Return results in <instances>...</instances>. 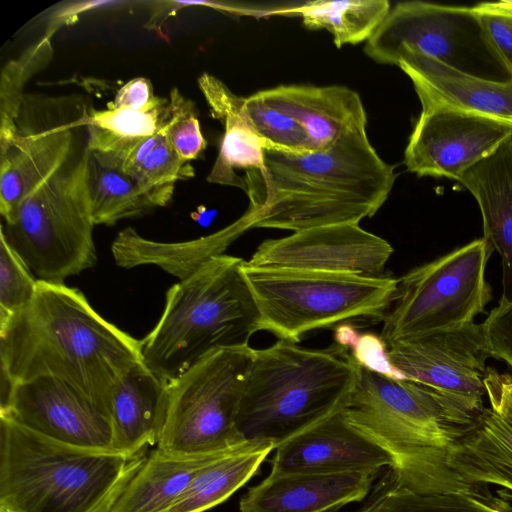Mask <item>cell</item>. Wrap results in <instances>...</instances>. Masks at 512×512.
I'll use <instances>...</instances> for the list:
<instances>
[{
	"label": "cell",
	"mask_w": 512,
	"mask_h": 512,
	"mask_svg": "<svg viewBox=\"0 0 512 512\" xmlns=\"http://www.w3.org/2000/svg\"><path fill=\"white\" fill-rule=\"evenodd\" d=\"M0 362L11 383L55 377L110 413L115 384L142 362L141 340L99 315L80 290L38 280L32 300L0 323Z\"/></svg>",
	"instance_id": "6da1fadb"
},
{
	"label": "cell",
	"mask_w": 512,
	"mask_h": 512,
	"mask_svg": "<svg viewBox=\"0 0 512 512\" xmlns=\"http://www.w3.org/2000/svg\"><path fill=\"white\" fill-rule=\"evenodd\" d=\"M265 168L246 171L245 212L254 228L293 232L358 223L383 206L394 185V166L366 131L349 133L327 149L302 154L265 150Z\"/></svg>",
	"instance_id": "7a4b0ae2"
},
{
	"label": "cell",
	"mask_w": 512,
	"mask_h": 512,
	"mask_svg": "<svg viewBox=\"0 0 512 512\" xmlns=\"http://www.w3.org/2000/svg\"><path fill=\"white\" fill-rule=\"evenodd\" d=\"M484 408L360 367L343 414L349 426L389 455L393 485L426 492L455 478L445 464L447 448Z\"/></svg>",
	"instance_id": "3957f363"
},
{
	"label": "cell",
	"mask_w": 512,
	"mask_h": 512,
	"mask_svg": "<svg viewBox=\"0 0 512 512\" xmlns=\"http://www.w3.org/2000/svg\"><path fill=\"white\" fill-rule=\"evenodd\" d=\"M147 455V450L128 455L63 443L0 414V507L111 512Z\"/></svg>",
	"instance_id": "277c9868"
},
{
	"label": "cell",
	"mask_w": 512,
	"mask_h": 512,
	"mask_svg": "<svg viewBox=\"0 0 512 512\" xmlns=\"http://www.w3.org/2000/svg\"><path fill=\"white\" fill-rule=\"evenodd\" d=\"M244 261L227 254L214 257L166 292L160 319L141 340L143 364L164 382L215 350L249 345L259 331Z\"/></svg>",
	"instance_id": "5b68a950"
},
{
	"label": "cell",
	"mask_w": 512,
	"mask_h": 512,
	"mask_svg": "<svg viewBox=\"0 0 512 512\" xmlns=\"http://www.w3.org/2000/svg\"><path fill=\"white\" fill-rule=\"evenodd\" d=\"M360 366L338 344L312 349L278 340L255 349L237 419L248 440L286 435L344 408Z\"/></svg>",
	"instance_id": "8992f818"
},
{
	"label": "cell",
	"mask_w": 512,
	"mask_h": 512,
	"mask_svg": "<svg viewBox=\"0 0 512 512\" xmlns=\"http://www.w3.org/2000/svg\"><path fill=\"white\" fill-rule=\"evenodd\" d=\"M259 312V330L299 343L316 329L383 321L399 278L242 265Z\"/></svg>",
	"instance_id": "52a82bcc"
},
{
	"label": "cell",
	"mask_w": 512,
	"mask_h": 512,
	"mask_svg": "<svg viewBox=\"0 0 512 512\" xmlns=\"http://www.w3.org/2000/svg\"><path fill=\"white\" fill-rule=\"evenodd\" d=\"M86 146L38 186L0 234L38 280L64 283L97 262Z\"/></svg>",
	"instance_id": "ba28073f"
},
{
	"label": "cell",
	"mask_w": 512,
	"mask_h": 512,
	"mask_svg": "<svg viewBox=\"0 0 512 512\" xmlns=\"http://www.w3.org/2000/svg\"><path fill=\"white\" fill-rule=\"evenodd\" d=\"M254 355L249 345L218 349L169 382L157 448L201 454L250 441L239 432L237 419Z\"/></svg>",
	"instance_id": "9c48e42d"
},
{
	"label": "cell",
	"mask_w": 512,
	"mask_h": 512,
	"mask_svg": "<svg viewBox=\"0 0 512 512\" xmlns=\"http://www.w3.org/2000/svg\"><path fill=\"white\" fill-rule=\"evenodd\" d=\"M493 251L482 237L399 278L380 334L386 345L474 322L492 298L485 271Z\"/></svg>",
	"instance_id": "30bf717a"
},
{
	"label": "cell",
	"mask_w": 512,
	"mask_h": 512,
	"mask_svg": "<svg viewBox=\"0 0 512 512\" xmlns=\"http://www.w3.org/2000/svg\"><path fill=\"white\" fill-rule=\"evenodd\" d=\"M92 105L82 95L26 93L10 132L0 137V213L13 219L22 202L87 144Z\"/></svg>",
	"instance_id": "8fae6325"
},
{
	"label": "cell",
	"mask_w": 512,
	"mask_h": 512,
	"mask_svg": "<svg viewBox=\"0 0 512 512\" xmlns=\"http://www.w3.org/2000/svg\"><path fill=\"white\" fill-rule=\"evenodd\" d=\"M0 414L57 441L115 451L110 413L74 386L51 376L14 382Z\"/></svg>",
	"instance_id": "7c38bea8"
},
{
	"label": "cell",
	"mask_w": 512,
	"mask_h": 512,
	"mask_svg": "<svg viewBox=\"0 0 512 512\" xmlns=\"http://www.w3.org/2000/svg\"><path fill=\"white\" fill-rule=\"evenodd\" d=\"M391 364L408 380L483 405L490 358L483 324L475 322L387 345Z\"/></svg>",
	"instance_id": "4fadbf2b"
},
{
	"label": "cell",
	"mask_w": 512,
	"mask_h": 512,
	"mask_svg": "<svg viewBox=\"0 0 512 512\" xmlns=\"http://www.w3.org/2000/svg\"><path fill=\"white\" fill-rule=\"evenodd\" d=\"M393 247L358 223L315 227L263 241L246 262L254 267L383 275Z\"/></svg>",
	"instance_id": "5bb4252c"
},
{
	"label": "cell",
	"mask_w": 512,
	"mask_h": 512,
	"mask_svg": "<svg viewBox=\"0 0 512 512\" xmlns=\"http://www.w3.org/2000/svg\"><path fill=\"white\" fill-rule=\"evenodd\" d=\"M510 137L512 129L496 121L452 110H422L405 149L404 164L420 177L460 181Z\"/></svg>",
	"instance_id": "9a60e30c"
},
{
	"label": "cell",
	"mask_w": 512,
	"mask_h": 512,
	"mask_svg": "<svg viewBox=\"0 0 512 512\" xmlns=\"http://www.w3.org/2000/svg\"><path fill=\"white\" fill-rule=\"evenodd\" d=\"M469 7L421 1L400 2L366 42L364 52L379 64L396 65L409 55L436 59L456 68Z\"/></svg>",
	"instance_id": "2e32d148"
},
{
	"label": "cell",
	"mask_w": 512,
	"mask_h": 512,
	"mask_svg": "<svg viewBox=\"0 0 512 512\" xmlns=\"http://www.w3.org/2000/svg\"><path fill=\"white\" fill-rule=\"evenodd\" d=\"M271 471L383 469L389 455L344 418L343 408L286 435L275 443Z\"/></svg>",
	"instance_id": "e0dca14e"
},
{
	"label": "cell",
	"mask_w": 512,
	"mask_h": 512,
	"mask_svg": "<svg viewBox=\"0 0 512 512\" xmlns=\"http://www.w3.org/2000/svg\"><path fill=\"white\" fill-rule=\"evenodd\" d=\"M382 469L270 474L240 499V512H327L368 496Z\"/></svg>",
	"instance_id": "ac0fdd59"
},
{
	"label": "cell",
	"mask_w": 512,
	"mask_h": 512,
	"mask_svg": "<svg viewBox=\"0 0 512 512\" xmlns=\"http://www.w3.org/2000/svg\"><path fill=\"white\" fill-rule=\"evenodd\" d=\"M397 66L411 79L422 110L457 111L512 129V79H485L419 55L406 56Z\"/></svg>",
	"instance_id": "d6986e66"
},
{
	"label": "cell",
	"mask_w": 512,
	"mask_h": 512,
	"mask_svg": "<svg viewBox=\"0 0 512 512\" xmlns=\"http://www.w3.org/2000/svg\"><path fill=\"white\" fill-rule=\"evenodd\" d=\"M255 95L294 119L314 151L329 148L349 133L366 131L362 100L356 91L344 86L280 85Z\"/></svg>",
	"instance_id": "ffe728a7"
},
{
	"label": "cell",
	"mask_w": 512,
	"mask_h": 512,
	"mask_svg": "<svg viewBox=\"0 0 512 512\" xmlns=\"http://www.w3.org/2000/svg\"><path fill=\"white\" fill-rule=\"evenodd\" d=\"M459 182L476 199L483 238L501 257L500 299L512 303V137L468 170Z\"/></svg>",
	"instance_id": "44dd1931"
},
{
	"label": "cell",
	"mask_w": 512,
	"mask_h": 512,
	"mask_svg": "<svg viewBox=\"0 0 512 512\" xmlns=\"http://www.w3.org/2000/svg\"><path fill=\"white\" fill-rule=\"evenodd\" d=\"M251 228H254V223L246 213L214 233L179 242L147 239L127 227L117 234L111 251L115 263L122 268L155 265L182 280L212 258L223 255L234 241Z\"/></svg>",
	"instance_id": "7402d4cb"
},
{
	"label": "cell",
	"mask_w": 512,
	"mask_h": 512,
	"mask_svg": "<svg viewBox=\"0 0 512 512\" xmlns=\"http://www.w3.org/2000/svg\"><path fill=\"white\" fill-rule=\"evenodd\" d=\"M445 464L458 480L494 484L512 498V422L484 408L448 446Z\"/></svg>",
	"instance_id": "603a6c76"
},
{
	"label": "cell",
	"mask_w": 512,
	"mask_h": 512,
	"mask_svg": "<svg viewBox=\"0 0 512 512\" xmlns=\"http://www.w3.org/2000/svg\"><path fill=\"white\" fill-rule=\"evenodd\" d=\"M167 384L143 362L125 372L110 398L115 449L132 455L158 442L167 398Z\"/></svg>",
	"instance_id": "cb8c5ba5"
},
{
	"label": "cell",
	"mask_w": 512,
	"mask_h": 512,
	"mask_svg": "<svg viewBox=\"0 0 512 512\" xmlns=\"http://www.w3.org/2000/svg\"><path fill=\"white\" fill-rule=\"evenodd\" d=\"M198 86L211 115L224 127L219 153L207 181L245 191L244 178L238 176L236 169L262 171L265 168V146L247 121L245 97L234 94L209 73L198 78Z\"/></svg>",
	"instance_id": "d4e9b609"
},
{
	"label": "cell",
	"mask_w": 512,
	"mask_h": 512,
	"mask_svg": "<svg viewBox=\"0 0 512 512\" xmlns=\"http://www.w3.org/2000/svg\"><path fill=\"white\" fill-rule=\"evenodd\" d=\"M250 441L237 448L201 454L152 450L111 512H169L200 470Z\"/></svg>",
	"instance_id": "484cf974"
},
{
	"label": "cell",
	"mask_w": 512,
	"mask_h": 512,
	"mask_svg": "<svg viewBox=\"0 0 512 512\" xmlns=\"http://www.w3.org/2000/svg\"><path fill=\"white\" fill-rule=\"evenodd\" d=\"M89 150V149H88ZM89 191L95 225L142 216L172 199L175 184L141 185L110 154L89 150Z\"/></svg>",
	"instance_id": "4316f807"
},
{
	"label": "cell",
	"mask_w": 512,
	"mask_h": 512,
	"mask_svg": "<svg viewBox=\"0 0 512 512\" xmlns=\"http://www.w3.org/2000/svg\"><path fill=\"white\" fill-rule=\"evenodd\" d=\"M275 449L272 439L247 445L204 467L169 512H205L244 486Z\"/></svg>",
	"instance_id": "83f0119b"
},
{
	"label": "cell",
	"mask_w": 512,
	"mask_h": 512,
	"mask_svg": "<svg viewBox=\"0 0 512 512\" xmlns=\"http://www.w3.org/2000/svg\"><path fill=\"white\" fill-rule=\"evenodd\" d=\"M493 495L487 484L460 482L455 486L416 492L393 485L373 493L354 512H512V505L498 492Z\"/></svg>",
	"instance_id": "f1b7e54d"
},
{
	"label": "cell",
	"mask_w": 512,
	"mask_h": 512,
	"mask_svg": "<svg viewBox=\"0 0 512 512\" xmlns=\"http://www.w3.org/2000/svg\"><path fill=\"white\" fill-rule=\"evenodd\" d=\"M390 10L387 0H316L277 13L300 16L309 29H326L332 34L335 46L341 48L345 44L367 42Z\"/></svg>",
	"instance_id": "f546056e"
},
{
	"label": "cell",
	"mask_w": 512,
	"mask_h": 512,
	"mask_svg": "<svg viewBox=\"0 0 512 512\" xmlns=\"http://www.w3.org/2000/svg\"><path fill=\"white\" fill-rule=\"evenodd\" d=\"M169 99L142 109L90 110L86 131L89 150L112 155L122 166L146 138L158 134L165 122Z\"/></svg>",
	"instance_id": "4dcf8cb0"
},
{
	"label": "cell",
	"mask_w": 512,
	"mask_h": 512,
	"mask_svg": "<svg viewBox=\"0 0 512 512\" xmlns=\"http://www.w3.org/2000/svg\"><path fill=\"white\" fill-rule=\"evenodd\" d=\"M53 53L51 38L44 35L3 66L0 77V137L10 132L26 94V85L49 65Z\"/></svg>",
	"instance_id": "1f68e13d"
},
{
	"label": "cell",
	"mask_w": 512,
	"mask_h": 512,
	"mask_svg": "<svg viewBox=\"0 0 512 512\" xmlns=\"http://www.w3.org/2000/svg\"><path fill=\"white\" fill-rule=\"evenodd\" d=\"M244 112L265 150L289 154L314 151L303 128L294 119L266 105L255 93L245 98Z\"/></svg>",
	"instance_id": "d6a6232c"
},
{
	"label": "cell",
	"mask_w": 512,
	"mask_h": 512,
	"mask_svg": "<svg viewBox=\"0 0 512 512\" xmlns=\"http://www.w3.org/2000/svg\"><path fill=\"white\" fill-rule=\"evenodd\" d=\"M166 119L161 133L185 161H192L206 148L194 103L178 88L170 91Z\"/></svg>",
	"instance_id": "836d02e7"
},
{
	"label": "cell",
	"mask_w": 512,
	"mask_h": 512,
	"mask_svg": "<svg viewBox=\"0 0 512 512\" xmlns=\"http://www.w3.org/2000/svg\"><path fill=\"white\" fill-rule=\"evenodd\" d=\"M38 279L0 234V323L34 297Z\"/></svg>",
	"instance_id": "e575fe53"
},
{
	"label": "cell",
	"mask_w": 512,
	"mask_h": 512,
	"mask_svg": "<svg viewBox=\"0 0 512 512\" xmlns=\"http://www.w3.org/2000/svg\"><path fill=\"white\" fill-rule=\"evenodd\" d=\"M469 11L482 41L512 79V1L483 2Z\"/></svg>",
	"instance_id": "d590c367"
},
{
	"label": "cell",
	"mask_w": 512,
	"mask_h": 512,
	"mask_svg": "<svg viewBox=\"0 0 512 512\" xmlns=\"http://www.w3.org/2000/svg\"><path fill=\"white\" fill-rule=\"evenodd\" d=\"M195 175L190 162L182 159L160 131L157 144L133 177L144 186L176 184Z\"/></svg>",
	"instance_id": "8d00e7d4"
},
{
	"label": "cell",
	"mask_w": 512,
	"mask_h": 512,
	"mask_svg": "<svg viewBox=\"0 0 512 512\" xmlns=\"http://www.w3.org/2000/svg\"><path fill=\"white\" fill-rule=\"evenodd\" d=\"M482 324L490 356L512 369V303L500 299Z\"/></svg>",
	"instance_id": "74e56055"
},
{
	"label": "cell",
	"mask_w": 512,
	"mask_h": 512,
	"mask_svg": "<svg viewBox=\"0 0 512 512\" xmlns=\"http://www.w3.org/2000/svg\"><path fill=\"white\" fill-rule=\"evenodd\" d=\"M350 352L360 367L388 378L406 379L391 364L387 355V345L378 335L369 332L358 335Z\"/></svg>",
	"instance_id": "f35d334b"
},
{
	"label": "cell",
	"mask_w": 512,
	"mask_h": 512,
	"mask_svg": "<svg viewBox=\"0 0 512 512\" xmlns=\"http://www.w3.org/2000/svg\"><path fill=\"white\" fill-rule=\"evenodd\" d=\"M162 99L154 95L150 80L137 77L120 87L109 107L142 110L158 104Z\"/></svg>",
	"instance_id": "ab89813d"
},
{
	"label": "cell",
	"mask_w": 512,
	"mask_h": 512,
	"mask_svg": "<svg viewBox=\"0 0 512 512\" xmlns=\"http://www.w3.org/2000/svg\"><path fill=\"white\" fill-rule=\"evenodd\" d=\"M484 384L490 408L512 422V374L487 368Z\"/></svg>",
	"instance_id": "60d3db41"
},
{
	"label": "cell",
	"mask_w": 512,
	"mask_h": 512,
	"mask_svg": "<svg viewBox=\"0 0 512 512\" xmlns=\"http://www.w3.org/2000/svg\"><path fill=\"white\" fill-rule=\"evenodd\" d=\"M0 512H10L9 510L3 508V507H0Z\"/></svg>",
	"instance_id": "b9f144b4"
}]
</instances>
